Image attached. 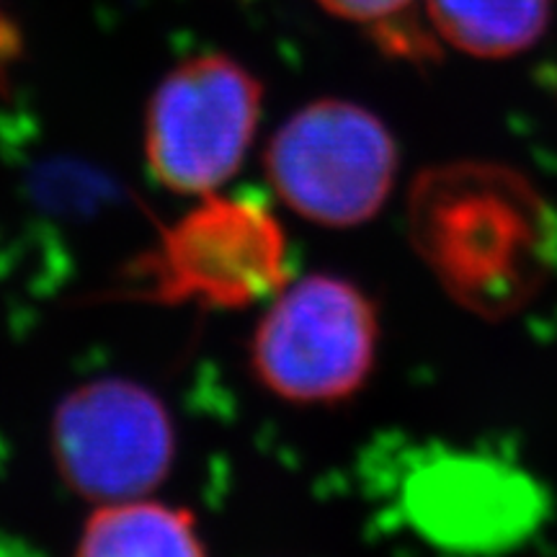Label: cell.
I'll list each match as a JSON object with an SVG mask.
<instances>
[{
	"mask_svg": "<svg viewBox=\"0 0 557 557\" xmlns=\"http://www.w3.org/2000/svg\"><path fill=\"white\" fill-rule=\"evenodd\" d=\"M408 218L438 284L478 315L521 310L557 271V209L506 165L426 171L410 191Z\"/></svg>",
	"mask_w": 557,
	"mask_h": 557,
	"instance_id": "6da1fadb",
	"label": "cell"
},
{
	"mask_svg": "<svg viewBox=\"0 0 557 557\" xmlns=\"http://www.w3.org/2000/svg\"><path fill=\"white\" fill-rule=\"evenodd\" d=\"M289 240L261 201L207 194L124 269V297L243 310L289 284Z\"/></svg>",
	"mask_w": 557,
	"mask_h": 557,
	"instance_id": "7a4b0ae2",
	"label": "cell"
},
{
	"mask_svg": "<svg viewBox=\"0 0 557 557\" xmlns=\"http://www.w3.org/2000/svg\"><path fill=\"white\" fill-rule=\"evenodd\" d=\"M263 165L271 189L299 218L354 227L385 207L398 176V145L369 109L325 99L274 132Z\"/></svg>",
	"mask_w": 557,
	"mask_h": 557,
	"instance_id": "3957f363",
	"label": "cell"
},
{
	"mask_svg": "<svg viewBox=\"0 0 557 557\" xmlns=\"http://www.w3.org/2000/svg\"><path fill=\"white\" fill-rule=\"evenodd\" d=\"M261 101V81L227 54L173 67L145 111V158L158 184L184 197L227 184L259 129Z\"/></svg>",
	"mask_w": 557,
	"mask_h": 557,
	"instance_id": "277c9868",
	"label": "cell"
},
{
	"mask_svg": "<svg viewBox=\"0 0 557 557\" xmlns=\"http://www.w3.org/2000/svg\"><path fill=\"white\" fill-rule=\"evenodd\" d=\"M377 336V312L364 292L315 274L274 295L250 338V369L282 400L338 403L367 382Z\"/></svg>",
	"mask_w": 557,
	"mask_h": 557,
	"instance_id": "5b68a950",
	"label": "cell"
},
{
	"mask_svg": "<svg viewBox=\"0 0 557 557\" xmlns=\"http://www.w3.org/2000/svg\"><path fill=\"white\" fill-rule=\"evenodd\" d=\"M50 444L70 491L111 504L163 485L176 459V426L152 389L124 377H101L62 398Z\"/></svg>",
	"mask_w": 557,
	"mask_h": 557,
	"instance_id": "8992f818",
	"label": "cell"
},
{
	"mask_svg": "<svg viewBox=\"0 0 557 557\" xmlns=\"http://www.w3.org/2000/svg\"><path fill=\"white\" fill-rule=\"evenodd\" d=\"M400 511L421 537L455 553H498L532 537L547 496L529 472L478 451L431 447L410 459Z\"/></svg>",
	"mask_w": 557,
	"mask_h": 557,
	"instance_id": "52a82bcc",
	"label": "cell"
},
{
	"mask_svg": "<svg viewBox=\"0 0 557 557\" xmlns=\"http://www.w3.org/2000/svg\"><path fill=\"white\" fill-rule=\"evenodd\" d=\"M83 557H199L207 553L197 519L186 508L127 498L101 504L83 524Z\"/></svg>",
	"mask_w": 557,
	"mask_h": 557,
	"instance_id": "ba28073f",
	"label": "cell"
},
{
	"mask_svg": "<svg viewBox=\"0 0 557 557\" xmlns=\"http://www.w3.org/2000/svg\"><path fill=\"white\" fill-rule=\"evenodd\" d=\"M438 37L475 58H511L545 34L553 0H429Z\"/></svg>",
	"mask_w": 557,
	"mask_h": 557,
	"instance_id": "9c48e42d",
	"label": "cell"
},
{
	"mask_svg": "<svg viewBox=\"0 0 557 557\" xmlns=\"http://www.w3.org/2000/svg\"><path fill=\"white\" fill-rule=\"evenodd\" d=\"M333 16L357 21V24H372L382 29L395 16H400L413 0H318Z\"/></svg>",
	"mask_w": 557,
	"mask_h": 557,
	"instance_id": "30bf717a",
	"label": "cell"
}]
</instances>
